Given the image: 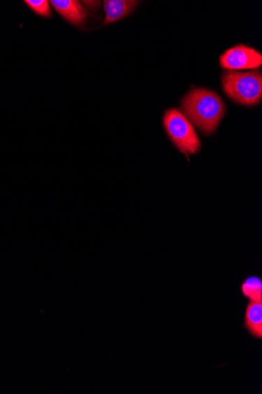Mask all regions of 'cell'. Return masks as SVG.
<instances>
[{
	"mask_svg": "<svg viewBox=\"0 0 262 394\" xmlns=\"http://www.w3.org/2000/svg\"><path fill=\"white\" fill-rule=\"evenodd\" d=\"M163 125L170 139L178 150L185 155L200 151L201 143L189 119L177 109H170L165 113Z\"/></svg>",
	"mask_w": 262,
	"mask_h": 394,
	"instance_id": "3",
	"label": "cell"
},
{
	"mask_svg": "<svg viewBox=\"0 0 262 394\" xmlns=\"http://www.w3.org/2000/svg\"><path fill=\"white\" fill-rule=\"evenodd\" d=\"M25 5L36 15L44 18L53 17V13L50 9V4L48 0H25Z\"/></svg>",
	"mask_w": 262,
	"mask_h": 394,
	"instance_id": "9",
	"label": "cell"
},
{
	"mask_svg": "<svg viewBox=\"0 0 262 394\" xmlns=\"http://www.w3.org/2000/svg\"><path fill=\"white\" fill-rule=\"evenodd\" d=\"M240 290L242 295L248 301H262V280L258 276L246 278L241 284Z\"/></svg>",
	"mask_w": 262,
	"mask_h": 394,
	"instance_id": "8",
	"label": "cell"
},
{
	"mask_svg": "<svg viewBox=\"0 0 262 394\" xmlns=\"http://www.w3.org/2000/svg\"><path fill=\"white\" fill-rule=\"evenodd\" d=\"M244 327L254 339H262V301H249L246 307Z\"/></svg>",
	"mask_w": 262,
	"mask_h": 394,
	"instance_id": "7",
	"label": "cell"
},
{
	"mask_svg": "<svg viewBox=\"0 0 262 394\" xmlns=\"http://www.w3.org/2000/svg\"><path fill=\"white\" fill-rule=\"evenodd\" d=\"M50 4L67 22L82 27L87 18V12L78 0H51Z\"/></svg>",
	"mask_w": 262,
	"mask_h": 394,
	"instance_id": "5",
	"label": "cell"
},
{
	"mask_svg": "<svg viewBox=\"0 0 262 394\" xmlns=\"http://www.w3.org/2000/svg\"><path fill=\"white\" fill-rule=\"evenodd\" d=\"M139 3L136 0H105L104 1L105 18L101 27L117 22L129 16Z\"/></svg>",
	"mask_w": 262,
	"mask_h": 394,
	"instance_id": "6",
	"label": "cell"
},
{
	"mask_svg": "<svg viewBox=\"0 0 262 394\" xmlns=\"http://www.w3.org/2000/svg\"><path fill=\"white\" fill-rule=\"evenodd\" d=\"M222 68L229 70L258 69L262 64V55L245 45H238L220 56Z\"/></svg>",
	"mask_w": 262,
	"mask_h": 394,
	"instance_id": "4",
	"label": "cell"
},
{
	"mask_svg": "<svg viewBox=\"0 0 262 394\" xmlns=\"http://www.w3.org/2000/svg\"><path fill=\"white\" fill-rule=\"evenodd\" d=\"M224 91L230 99L245 106L259 104L262 97L261 71L238 73L228 72L222 76Z\"/></svg>",
	"mask_w": 262,
	"mask_h": 394,
	"instance_id": "2",
	"label": "cell"
},
{
	"mask_svg": "<svg viewBox=\"0 0 262 394\" xmlns=\"http://www.w3.org/2000/svg\"><path fill=\"white\" fill-rule=\"evenodd\" d=\"M182 108L185 117L206 135L217 130L226 112L220 97L203 88L194 89L185 96Z\"/></svg>",
	"mask_w": 262,
	"mask_h": 394,
	"instance_id": "1",
	"label": "cell"
}]
</instances>
